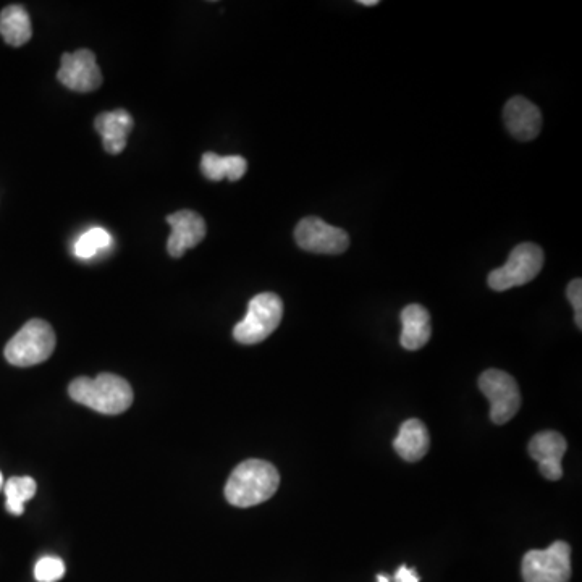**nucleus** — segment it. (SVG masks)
I'll use <instances>...</instances> for the list:
<instances>
[{"mask_svg": "<svg viewBox=\"0 0 582 582\" xmlns=\"http://www.w3.org/2000/svg\"><path fill=\"white\" fill-rule=\"evenodd\" d=\"M36 489H38V485H36L33 477H12V479L5 482L4 492L5 498H7L5 508H7V511L15 516L23 515L26 502L34 497Z\"/></svg>", "mask_w": 582, "mask_h": 582, "instance_id": "18", "label": "nucleus"}, {"mask_svg": "<svg viewBox=\"0 0 582 582\" xmlns=\"http://www.w3.org/2000/svg\"><path fill=\"white\" fill-rule=\"evenodd\" d=\"M503 120L511 136L519 141L536 140L542 130V114L526 97H511L503 109Z\"/></svg>", "mask_w": 582, "mask_h": 582, "instance_id": "12", "label": "nucleus"}, {"mask_svg": "<svg viewBox=\"0 0 582 582\" xmlns=\"http://www.w3.org/2000/svg\"><path fill=\"white\" fill-rule=\"evenodd\" d=\"M280 474L274 464L246 460L233 469L225 485V497L233 507L249 508L274 497L279 489Z\"/></svg>", "mask_w": 582, "mask_h": 582, "instance_id": "1", "label": "nucleus"}, {"mask_svg": "<svg viewBox=\"0 0 582 582\" xmlns=\"http://www.w3.org/2000/svg\"><path fill=\"white\" fill-rule=\"evenodd\" d=\"M94 127L102 136L104 149L115 156L127 146L128 135L133 130V117L125 109L112 110L97 115Z\"/></svg>", "mask_w": 582, "mask_h": 582, "instance_id": "13", "label": "nucleus"}, {"mask_svg": "<svg viewBox=\"0 0 582 582\" xmlns=\"http://www.w3.org/2000/svg\"><path fill=\"white\" fill-rule=\"evenodd\" d=\"M65 563L59 557H44L34 566V578L38 582H57L64 578Z\"/></svg>", "mask_w": 582, "mask_h": 582, "instance_id": "20", "label": "nucleus"}, {"mask_svg": "<svg viewBox=\"0 0 582 582\" xmlns=\"http://www.w3.org/2000/svg\"><path fill=\"white\" fill-rule=\"evenodd\" d=\"M524 582H570L571 547L555 542L549 549L531 550L523 558Z\"/></svg>", "mask_w": 582, "mask_h": 582, "instance_id": "6", "label": "nucleus"}, {"mask_svg": "<svg viewBox=\"0 0 582 582\" xmlns=\"http://www.w3.org/2000/svg\"><path fill=\"white\" fill-rule=\"evenodd\" d=\"M296 245L308 253L342 254L350 246V237L342 228L327 224L319 217H306L295 228Z\"/></svg>", "mask_w": 582, "mask_h": 582, "instance_id": "8", "label": "nucleus"}, {"mask_svg": "<svg viewBox=\"0 0 582 582\" xmlns=\"http://www.w3.org/2000/svg\"><path fill=\"white\" fill-rule=\"evenodd\" d=\"M358 4L374 7V5H379V0H358Z\"/></svg>", "mask_w": 582, "mask_h": 582, "instance_id": "23", "label": "nucleus"}, {"mask_svg": "<svg viewBox=\"0 0 582 582\" xmlns=\"http://www.w3.org/2000/svg\"><path fill=\"white\" fill-rule=\"evenodd\" d=\"M68 393L76 403L110 416L125 413L133 403V388L115 374H101L96 379L78 377L68 387Z\"/></svg>", "mask_w": 582, "mask_h": 582, "instance_id": "2", "label": "nucleus"}, {"mask_svg": "<svg viewBox=\"0 0 582 582\" xmlns=\"http://www.w3.org/2000/svg\"><path fill=\"white\" fill-rule=\"evenodd\" d=\"M0 34L5 43L20 47L33 36L30 15L22 5H9L0 12Z\"/></svg>", "mask_w": 582, "mask_h": 582, "instance_id": "16", "label": "nucleus"}, {"mask_svg": "<svg viewBox=\"0 0 582 582\" xmlns=\"http://www.w3.org/2000/svg\"><path fill=\"white\" fill-rule=\"evenodd\" d=\"M479 388L490 403V419L505 424L515 418L521 408V392L516 380L507 372L489 369L479 377Z\"/></svg>", "mask_w": 582, "mask_h": 582, "instance_id": "7", "label": "nucleus"}, {"mask_svg": "<svg viewBox=\"0 0 582 582\" xmlns=\"http://www.w3.org/2000/svg\"><path fill=\"white\" fill-rule=\"evenodd\" d=\"M2 489H4V476L0 473V492H2Z\"/></svg>", "mask_w": 582, "mask_h": 582, "instance_id": "24", "label": "nucleus"}, {"mask_svg": "<svg viewBox=\"0 0 582 582\" xmlns=\"http://www.w3.org/2000/svg\"><path fill=\"white\" fill-rule=\"evenodd\" d=\"M283 317V303L275 293H261L249 301L245 319L233 329L241 345H256L274 334Z\"/></svg>", "mask_w": 582, "mask_h": 582, "instance_id": "4", "label": "nucleus"}, {"mask_svg": "<svg viewBox=\"0 0 582 582\" xmlns=\"http://www.w3.org/2000/svg\"><path fill=\"white\" fill-rule=\"evenodd\" d=\"M248 170V162L241 156H219L216 152H206L201 159V172L207 180L238 182Z\"/></svg>", "mask_w": 582, "mask_h": 582, "instance_id": "17", "label": "nucleus"}, {"mask_svg": "<svg viewBox=\"0 0 582 582\" xmlns=\"http://www.w3.org/2000/svg\"><path fill=\"white\" fill-rule=\"evenodd\" d=\"M54 329L43 319L26 322L5 346V359L12 366L31 367L44 363L55 350Z\"/></svg>", "mask_w": 582, "mask_h": 582, "instance_id": "3", "label": "nucleus"}, {"mask_svg": "<svg viewBox=\"0 0 582 582\" xmlns=\"http://www.w3.org/2000/svg\"><path fill=\"white\" fill-rule=\"evenodd\" d=\"M544 251L534 243H521L510 253L507 264L492 270L489 274V287L495 291L521 287L536 279L544 267Z\"/></svg>", "mask_w": 582, "mask_h": 582, "instance_id": "5", "label": "nucleus"}, {"mask_svg": "<svg viewBox=\"0 0 582 582\" xmlns=\"http://www.w3.org/2000/svg\"><path fill=\"white\" fill-rule=\"evenodd\" d=\"M167 224L172 228L167 251L172 258H182L183 254L198 246L206 237V222L193 211H180L167 217Z\"/></svg>", "mask_w": 582, "mask_h": 582, "instance_id": "10", "label": "nucleus"}, {"mask_svg": "<svg viewBox=\"0 0 582 582\" xmlns=\"http://www.w3.org/2000/svg\"><path fill=\"white\" fill-rule=\"evenodd\" d=\"M377 582H419L418 573L408 566H400L393 578H388L387 574H379Z\"/></svg>", "mask_w": 582, "mask_h": 582, "instance_id": "22", "label": "nucleus"}, {"mask_svg": "<svg viewBox=\"0 0 582 582\" xmlns=\"http://www.w3.org/2000/svg\"><path fill=\"white\" fill-rule=\"evenodd\" d=\"M401 324L400 343L405 350H421L431 340V314L421 304H408L401 311Z\"/></svg>", "mask_w": 582, "mask_h": 582, "instance_id": "14", "label": "nucleus"}, {"mask_svg": "<svg viewBox=\"0 0 582 582\" xmlns=\"http://www.w3.org/2000/svg\"><path fill=\"white\" fill-rule=\"evenodd\" d=\"M57 78L65 88L76 93H91L102 85L101 68L97 65L96 55L89 49L62 55Z\"/></svg>", "mask_w": 582, "mask_h": 582, "instance_id": "9", "label": "nucleus"}, {"mask_svg": "<svg viewBox=\"0 0 582 582\" xmlns=\"http://www.w3.org/2000/svg\"><path fill=\"white\" fill-rule=\"evenodd\" d=\"M110 243H112V237L106 228H89L88 232L83 233L76 240L73 251L80 259H91L102 249L109 248Z\"/></svg>", "mask_w": 582, "mask_h": 582, "instance_id": "19", "label": "nucleus"}, {"mask_svg": "<svg viewBox=\"0 0 582 582\" xmlns=\"http://www.w3.org/2000/svg\"><path fill=\"white\" fill-rule=\"evenodd\" d=\"M566 296L574 309V322L579 329L582 327V282L581 279L571 280L566 288Z\"/></svg>", "mask_w": 582, "mask_h": 582, "instance_id": "21", "label": "nucleus"}, {"mask_svg": "<svg viewBox=\"0 0 582 582\" xmlns=\"http://www.w3.org/2000/svg\"><path fill=\"white\" fill-rule=\"evenodd\" d=\"M566 440L555 431H544L532 437L529 455L539 463L540 473L549 481H558L563 476L561 460L566 453Z\"/></svg>", "mask_w": 582, "mask_h": 582, "instance_id": "11", "label": "nucleus"}, {"mask_svg": "<svg viewBox=\"0 0 582 582\" xmlns=\"http://www.w3.org/2000/svg\"><path fill=\"white\" fill-rule=\"evenodd\" d=\"M393 447L403 460L411 463L424 458L431 447V437L424 422L419 419H408L403 422L397 439L393 440Z\"/></svg>", "mask_w": 582, "mask_h": 582, "instance_id": "15", "label": "nucleus"}]
</instances>
